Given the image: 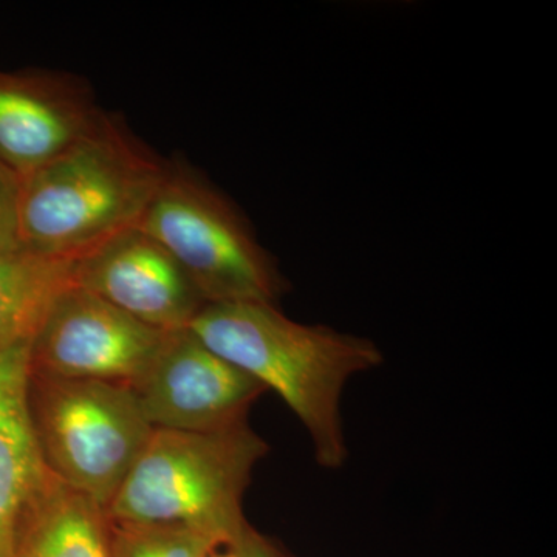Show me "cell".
I'll list each match as a JSON object with an SVG mask.
<instances>
[{
    "label": "cell",
    "instance_id": "cell-1",
    "mask_svg": "<svg viewBox=\"0 0 557 557\" xmlns=\"http://www.w3.org/2000/svg\"><path fill=\"white\" fill-rule=\"evenodd\" d=\"M208 348L276 392L295 413L324 469L346 465L341 398L348 381L383 364L373 341L293 321L276 304H207L188 327Z\"/></svg>",
    "mask_w": 557,
    "mask_h": 557
},
{
    "label": "cell",
    "instance_id": "cell-2",
    "mask_svg": "<svg viewBox=\"0 0 557 557\" xmlns=\"http://www.w3.org/2000/svg\"><path fill=\"white\" fill-rule=\"evenodd\" d=\"M166 164L123 120L100 110L72 145L22 177L24 247L78 260L137 228Z\"/></svg>",
    "mask_w": 557,
    "mask_h": 557
},
{
    "label": "cell",
    "instance_id": "cell-3",
    "mask_svg": "<svg viewBox=\"0 0 557 557\" xmlns=\"http://www.w3.org/2000/svg\"><path fill=\"white\" fill-rule=\"evenodd\" d=\"M269 445L248 423L218 432L153 429L106 515L194 531L231 547L249 525L244 496Z\"/></svg>",
    "mask_w": 557,
    "mask_h": 557
},
{
    "label": "cell",
    "instance_id": "cell-4",
    "mask_svg": "<svg viewBox=\"0 0 557 557\" xmlns=\"http://www.w3.org/2000/svg\"><path fill=\"white\" fill-rule=\"evenodd\" d=\"M137 228L177 260L207 304H276L288 289L236 205L188 163L168 161Z\"/></svg>",
    "mask_w": 557,
    "mask_h": 557
},
{
    "label": "cell",
    "instance_id": "cell-5",
    "mask_svg": "<svg viewBox=\"0 0 557 557\" xmlns=\"http://www.w3.org/2000/svg\"><path fill=\"white\" fill-rule=\"evenodd\" d=\"M27 409L51 474L108 509L153 432L134 391L28 372Z\"/></svg>",
    "mask_w": 557,
    "mask_h": 557
},
{
    "label": "cell",
    "instance_id": "cell-6",
    "mask_svg": "<svg viewBox=\"0 0 557 557\" xmlns=\"http://www.w3.org/2000/svg\"><path fill=\"white\" fill-rule=\"evenodd\" d=\"M171 332L149 327L79 285L53 304L28 350V372L132 387Z\"/></svg>",
    "mask_w": 557,
    "mask_h": 557
},
{
    "label": "cell",
    "instance_id": "cell-7",
    "mask_svg": "<svg viewBox=\"0 0 557 557\" xmlns=\"http://www.w3.org/2000/svg\"><path fill=\"white\" fill-rule=\"evenodd\" d=\"M131 388L152 429L186 432L240 426L267 392L189 329L168 335L150 368Z\"/></svg>",
    "mask_w": 557,
    "mask_h": 557
},
{
    "label": "cell",
    "instance_id": "cell-8",
    "mask_svg": "<svg viewBox=\"0 0 557 557\" xmlns=\"http://www.w3.org/2000/svg\"><path fill=\"white\" fill-rule=\"evenodd\" d=\"M75 284L161 332L188 329L207 306L177 260L139 228L76 260Z\"/></svg>",
    "mask_w": 557,
    "mask_h": 557
},
{
    "label": "cell",
    "instance_id": "cell-9",
    "mask_svg": "<svg viewBox=\"0 0 557 557\" xmlns=\"http://www.w3.org/2000/svg\"><path fill=\"white\" fill-rule=\"evenodd\" d=\"M87 83L49 70H0V160L30 174L72 145L100 113Z\"/></svg>",
    "mask_w": 557,
    "mask_h": 557
},
{
    "label": "cell",
    "instance_id": "cell-10",
    "mask_svg": "<svg viewBox=\"0 0 557 557\" xmlns=\"http://www.w3.org/2000/svg\"><path fill=\"white\" fill-rule=\"evenodd\" d=\"M28 350L0 355V557H17L25 518L53 478L28 417Z\"/></svg>",
    "mask_w": 557,
    "mask_h": 557
},
{
    "label": "cell",
    "instance_id": "cell-11",
    "mask_svg": "<svg viewBox=\"0 0 557 557\" xmlns=\"http://www.w3.org/2000/svg\"><path fill=\"white\" fill-rule=\"evenodd\" d=\"M17 557H110L106 509L53 475L25 518Z\"/></svg>",
    "mask_w": 557,
    "mask_h": 557
},
{
    "label": "cell",
    "instance_id": "cell-12",
    "mask_svg": "<svg viewBox=\"0 0 557 557\" xmlns=\"http://www.w3.org/2000/svg\"><path fill=\"white\" fill-rule=\"evenodd\" d=\"M75 262L27 247L0 256V355L30 347L61 293L75 284Z\"/></svg>",
    "mask_w": 557,
    "mask_h": 557
},
{
    "label": "cell",
    "instance_id": "cell-13",
    "mask_svg": "<svg viewBox=\"0 0 557 557\" xmlns=\"http://www.w3.org/2000/svg\"><path fill=\"white\" fill-rule=\"evenodd\" d=\"M220 547L214 539L182 528L110 522V557H209Z\"/></svg>",
    "mask_w": 557,
    "mask_h": 557
},
{
    "label": "cell",
    "instance_id": "cell-14",
    "mask_svg": "<svg viewBox=\"0 0 557 557\" xmlns=\"http://www.w3.org/2000/svg\"><path fill=\"white\" fill-rule=\"evenodd\" d=\"M21 200L22 175L0 160V256L24 248Z\"/></svg>",
    "mask_w": 557,
    "mask_h": 557
},
{
    "label": "cell",
    "instance_id": "cell-15",
    "mask_svg": "<svg viewBox=\"0 0 557 557\" xmlns=\"http://www.w3.org/2000/svg\"><path fill=\"white\" fill-rule=\"evenodd\" d=\"M239 557H288L276 544L248 525L242 536L228 548Z\"/></svg>",
    "mask_w": 557,
    "mask_h": 557
},
{
    "label": "cell",
    "instance_id": "cell-16",
    "mask_svg": "<svg viewBox=\"0 0 557 557\" xmlns=\"http://www.w3.org/2000/svg\"><path fill=\"white\" fill-rule=\"evenodd\" d=\"M209 557H239V556H237L236 553L231 552V549H230V552L225 553V555H218V552H215V553H212V555Z\"/></svg>",
    "mask_w": 557,
    "mask_h": 557
}]
</instances>
